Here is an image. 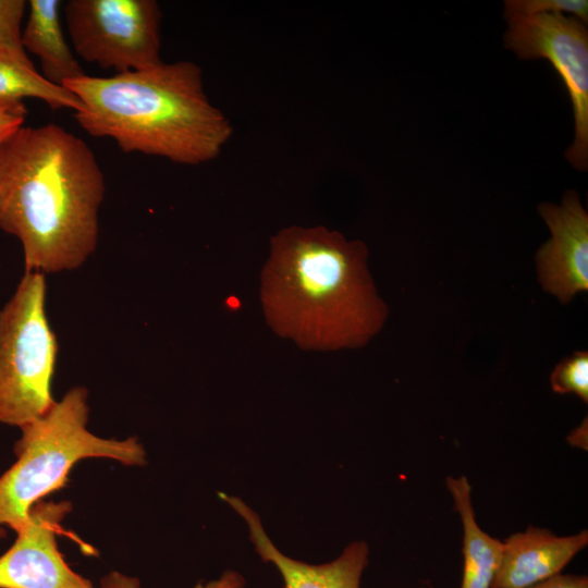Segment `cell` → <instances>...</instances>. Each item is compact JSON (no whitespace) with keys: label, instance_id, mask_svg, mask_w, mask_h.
Instances as JSON below:
<instances>
[{"label":"cell","instance_id":"obj_13","mask_svg":"<svg viewBox=\"0 0 588 588\" xmlns=\"http://www.w3.org/2000/svg\"><path fill=\"white\" fill-rule=\"evenodd\" d=\"M445 483L463 525L464 568L461 588H492L502 559L503 542L477 525L467 478L449 477Z\"/></svg>","mask_w":588,"mask_h":588},{"label":"cell","instance_id":"obj_1","mask_svg":"<svg viewBox=\"0 0 588 588\" xmlns=\"http://www.w3.org/2000/svg\"><path fill=\"white\" fill-rule=\"evenodd\" d=\"M105 176L89 146L57 124L21 126L0 147V229L25 271L81 267L95 252Z\"/></svg>","mask_w":588,"mask_h":588},{"label":"cell","instance_id":"obj_8","mask_svg":"<svg viewBox=\"0 0 588 588\" xmlns=\"http://www.w3.org/2000/svg\"><path fill=\"white\" fill-rule=\"evenodd\" d=\"M71 511L69 501L33 505L14 543L0 555V588H95L69 566L58 547L61 522Z\"/></svg>","mask_w":588,"mask_h":588},{"label":"cell","instance_id":"obj_21","mask_svg":"<svg viewBox=\"0 0 588 588\" xmlns=\"http://www.w3.org/2000/svg\"><path fill=\"white\" fill-rule=\"evenodd\" d=\"M244 577L235 571H226L219 578L206 584H197L195 588H244Z\"/></svg>","mask_w":588,"mask_h":588},{"label":"cell","instance_id":"obj_15","mask_svg":"<svg viewBox=\"0 0 588 588\" xmlns=\"http://www.w3.org/2000/svg\"><path fill=\"white\" fill-rule=\"evenodd\" d=\"M558 393H574L588 402V353L576 352L558 364L550 377Z\"/></svg>","mask_w":588,"mask_h":588},{"label":"cell","instance_id":"obj_16","mask_svg":"<svg viewBox=\"0 0 588 588\" xmlns=\"http://www.w3.org/2000/svg\"><path fill=\"white\" fill-rule=\"evenodd\" d=\"M541 13L572 14L583 23L588 22L587 0H507L504 17L507 20Z\"/></svg>","mask_w":588,"mask_h":588},{"label":"cell","instance_id":"obj_4","mask_svg":"<svg viewBox=\"0 0 588 588\" xmlns=\"http://www.w3.org/2000/svg\"><path fill=\"white\" fill-rule=\"evenodd\" d=\"M88 392L70 389L41 417L20 428L15 463L0 476V538L25 525L34 504L66 486L76 463L100 457L144 466L146 451L136 437L107 439L87 429Z\"/></svg>","mask_w":588,"mask_h":588},{"label":"cell","instance_id":"obj_17","mask_svg":"<svg viewBox=\"0 0 588 588\" xmlns=\"http://www.w3.org/2000/svg\"><path fill=\"white\" fill-rule=\"evenodd\" d=\"M25 8L24 0H0V53L32 61L21 40Z\"/></svg>","mask_w":588,"mask_h":588},{"label":"cell","instance_id":"obj_14","mask_svg":"<svg viewBox=\"0 0 588 588\" xmlns=\"http://www.w3.org/2000/svg\"><path fill=\"white\" fill-rule=\"evenodd\" d=\"M25 98H36L52 110H81L78 97L64 86L56 85L37 72L32 61L0 53V109L25 106Z\"/></svg>","mask_w":588,"mask_h":588},{"label":"cell","instance_id":"obj_18","mask_svg":"<svg viewBox=\"0 0 588 588\" xmlns=\"http://www.w3.org/2000/svg\"><path fill=\"white\" fill-rule=\"evenodd\" d=\"M26 107L0 109V147L21 126H23Z\"/></svg>","mask_w":588,"mask_h":588},{"label":"cell","instance_id":"obj_7","mask_svg":"<svg viewBox=\"0 0 588 588\" xmlns=\"http://www.w3.org/2000/svg\"><path fill=\"white\" fill-rule=\"evenodd\" d=\"M504 44L519 59H546L556 70L569 94L575 134L565 151L579 171L588 167V30L578 19L563 13H541L507 20Z\"/></svg>","mask_w":588,"mask_h":588},{"label":"cell","instance_id":"obj_5","mask_svg":"<svg viewBox=\"0 0 588 588\" xmlns=\"http://www.w3.org/2000/svg\"><path fill=\"white\" fill-rule=\"evenodd\" d=\"M25 271L0 308V424L23 427L53 405L58 343L46 315V280Z\"/></svg>","mask_w":588,"mask_h":588},{"label":"cell","instance_id":"obj_19","mask_svg":"<svg viewBox=\"0 0 588 588\" xmlns=\"http://www.w3.org/2000/svg\"><path fill=\"white\" fill-rule=\"evenodd\" d=\"M528 588H588L586 575L556 574Z\"/></svg>","mask_w":588,"mask_h":588},{"label":"cell","instance_id":"obj_11","mask_svg":"<svg viewBox=\"0 0 588 588\" xmlns=\"http://www.w3.org/2000/svg\"><path fill=\"white\" fill-rule=\"evenodd\" d=\"M588 544V531L559 537L529 527L503 542L502 559L492 588H528L560 572Z\"/></svg>","mask_w":588,"mask_h":588},{"label":"cell","instance_id":"obj_20","mask_svg":"<svg viewBox=\"0 0 588 588\" xmlns=\"http://www.w3.org/2000/svg\"><path fill=\"white\" fill-rule=\"evenodd\" d=\"M100 588H143L136 577L113 571L100 580Z\"/></svg>","mask_w":588,"mask_h":588},{"label":"cell","instance_id":"obj_6","mask_svg":"<svg viewBox=\"0 0 588 588\" xmlns=\"http://www.w3.org/2000/svg\"><path fill=\"white\" fill-rule=\"evenodd\" d=\"M68 33L76 56L118 73L162 62L161 10L155 0H69Z\"/></svg>","mask_w":588,"mask_h":588},{"label":"cell","instance_id":"obj_22","mask_svg":"<svg viewBox=\"0 0 588 588\" xmlns=\"http://www.w3.org/2000/svg\"><path fill=\"white\" fill-rule=\"evenodd\" d=\"M585 428H587L586 422H585V425H581L578 429H576V430L574 431V433H572L571 437H568V441L571 442V444H573V442H574L577 438H579V439H580V440H579L580 448H584V443H585V445H586V442H587V441L584 440V436H583V434H584V429H585Z\"/></svg>","mask_w":588,"mask_h":588},{"label":"cell","instance_id":"obj_12","mask_svg":"<svg viewBox=\"0 0 588 588\" xmlns=\"http://www.w3.org/2000/svg\"><path fill=\"white\" fill-rule=\"evenodd\" d=\"M21 40L25 51L35 54L42 76L63 86L66 81L85 75L73 48L68 44L60 19V0H30Z\"/></svg>","mask_w":588,"mask_h":588},{"label":"cell","instance_id":"obj_9","mask_svg":"<svg viewBox=\"0 0 588 588\" xmlns=\"http://www.w3.org/2000/svg\"><path fill=\"white\" fill-rule=\"evenodd\" d=\"M539 213L551 231L536 256L539 281L560 302L569 303L588 290V215L575 191H567L560 206L540 205Z\"/></svg>","mask_w":588,"mask_h":588},{"label":"cell","instance_id":"obj_10","mask_svg":"<svg viewBox=\"0 0 588 588\" xmlns=\"http://www.w3.org/2000/svg\"><path fill=\"white\" fill-rule=\"evenodd\" d=\"M220 497L245 520L255 550L279 571L283 588H359L368 563L366 542H352L331 562L307 564L283 554L266 534L257 513L243 500L223 493Z\"/></svg>","mask_w":588,"mask_h":588},{"label":"cell","instance_id":"obj_2","mask_svg":"<svg viewBox=\"0 0 588 588\" xmlns=\"http://www.w3.org/2000/svg\"><path fill=\"white\" fill-rule=\"evenodd\" d=\"M364 242L323 225H291L270 238L260 274L269 327L308 351L365 345L382 328L388 308L367 268Z\"/></svg>","mask_w":588,"mask_h":588},{"label":"cell","instance_id":"obj_3","mask_svg":"<svg viewBox=\"0 0 588 588\" xmlns=\"http://www.w3.org/2000/svg\"><path fill=\"white\" fill-rule=\"evenodd\" d=\"M64 87L82 101L74 113L94 137L113 139L124 152L198 166L216 159L233 127L208 98L203 72L192 61H163L109 77L82 75Z\"/></svg>","mask_w":588,"mask_h":588}]
</instances>
